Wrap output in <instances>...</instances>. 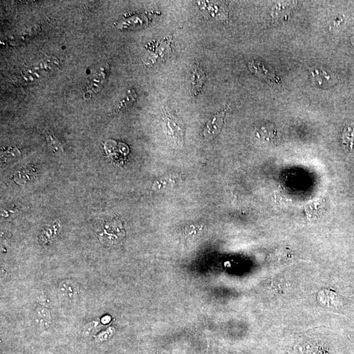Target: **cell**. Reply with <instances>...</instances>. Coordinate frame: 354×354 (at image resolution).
Returning a JSON list of instances; mask_svg holds the SVG:
<instances>
[{
    "label": "cell",
    "instance_id": "cell-7",
    "mask_svg": "<svg viewBox=\"0 0 354 354\" xmlns=\"http://www.w3.org/2000/svg\"><path fill=\"white\" fill-rule=\"evenodd\" d=\"M166 116L167 119V125H168L169 130L171 134L175 137L179 139V140H182V138H183V130H182L181 124L178 123L177 120L173 119L172 117L169 116L166 113Z\"/></svg>",
    "mask_w": 354,
    "mask_h": 354
},
{
    "label": "cell",
    "instance_id": "cell-13",
    "mask_svg": "<svg viewBox=\"0 0 354 354\" xmlns=\"http://www.w3.org/2000/svg\"><path fill=\"white\" fill-rule=\"evenodd\" d=\"M114 328H108V329L106 330V331L102 332V333H100L99 335H97L96 336L97 341H103L104 340L108 339V338L112 335L113 333H114Z\"/></svg>",
    "mask_w": 354,
    "mask_h": 354
},
{
    "label": "cell",
    "instance_id": "cell-1",
    "mask_svg": "<svg viewBox=\"0 0 354 354\" xmlns=\"http://www.w3.org/2000/svg\"><path fill=\"white\" fill-rule=\"evenodd\" d=\"M191 80H192L191 84H192V94L194 96H197L199 92H201L203 84L207 80V75L198 62H195Z\"/></svg>",
    "mask_w": 354,
    "mask_h": 354
},
{
    "label": "cell",
    "instance_id": "cell-4",
    "mask_svg": "<svg viewBox=\"0 0 354 354\" xmlns=\"http://www.w3.org/2000/svg\"><path fill=\"white\" fill-rule=\"evenodd\" d=\"M224 116H225V112H217L214 118L208 121L207 127L204 131V134L206 137H213L220 132L223 125Z\"/></svg>",
    "mask_w": 354,
    "mask_h": 354
},
{
    "label": "cell",
    "instance_id": "cell-8",
    "mask_svg": "<svg viewBox=\"0 0 354 354\" xmlns=\"http://www.w3.org/2000/svg\"><path fill=\"white\" fill-rule=\"evenodd\" d=\"M249 67L255 75L258 76V77L264 78L268 81H270V79H272L273 81H277L275 76L270 75L268 70H266L259 63L254 61L250 62L249 64Z\"/></svg>",
    "mask_w": 354,
    "mask_h": 354
},
{
    "label": "cell",
    "instance_id": "cell-9",
    "mask_svg": "<svg viewBox=\"0 0 354 354\" xmlns=\"http://www.w3.org/2000/svg\"><path fill=\"white\" fill-rule=\"evenodd\" d=\"M36 316L41 326L47 327L51 323V313L47 308L39 306L36 309Z\"/></svg>",
    "mask_w": 354,
    "mask_h": 354
},
{
    "label": "cell",
    "instance_id": "cell-6",
    "mask_svg": "<svg viewBox=\"0 0 354 354\" xmlns=\"http://www.w3.org/2000/svg\"><path fill=\"white\" fill-rule=\"evenodd\" d=\"M313 80L319 86L326 87L331 86L334 82L333 76L327 71L321 70L320 69L312 68L310 69Z\"/></svg>",
    "mask_w": 354,
    "mask_h": 354
},
{
    "label": "cell",
    "instance_id": "cell-12",
    "mask_svg": "<svg viewBox=\"0 0 354 354\" xmlns=\"http://www.w3.org/2000/svg\"><path fill=\"white\" fill-rule=\"evenodd\" d=\"M99 325V322L96 320L91 321V322L88 323L84 328V335L89 336L90 334L94 333L95 331H96Z\"/></svg>",
    "mask_w": 354,
    "mask_h": 354
},
{
    "label": "cell",
    "instance_id": "cell-3",
    "mask_svg": "<svg viewBox=\"0 0 354 354\" xmlns=\"http://www.w3.org/2000/svg\"><path fill=\"white\" fill-rule=\"evenodd\" d=\"M318 301L321 305L328 308H338L342 304V300L336 293L331 290H324L318 294Z\"/></svg>",
    "mask_w": 354,
    "mask_h": 354
},
{
    "label": "cell",
    "instance_id": "cell-11",
    "mask_svg": "<svg viewBox=\"0 0 354 354\" xmlns=\"http://www.w3.org/2000/svg\"><path fill=\"white\" fill-rule=\"evenodd\" d=\"M343 144L348 151L354 149V129L351 126L344 128L342 136Z\"/></svg>",
    "mask_w": 354,
    "mask_h": 354
},
{
    "label": "cell",
    "instance_id": "cell-14",
    "mask_svg": "<svg viewBox=\"0 0 354 354\" xmlns=\"http://www.w3.org/2000/svg\"><path fill=\"white\" fill-rule=\"evenodd\" d=\"M350 42L351 43V44H352L353 46L354 47V36L351 37L350 38Z\"/></svg>",
    "mask_w": 354,
    "mask_h": 354
},
{
    "label": "cell",
    "instance_id": "cell-2",
    "mask_svg": "<svg viewBox=\"0 0 354 354\" xmlns=\"http://www.w3.org/2000/svg\"><path fill=\"white\" fill-rule=\"evenodd\" d=\"M58 292L62 298L71 301L77 298L79 293V288L75 282L67 279L60 282L58 286Z\"/></svg>",
    "mask_w": 354,
    "mask_h": 354
},
{
    "label": "cell",
    "instance_id": "cell-5",
    "mask_svg": "<svg viewBox=\"0 0 354 354\" xmlns=\"http://www.w3.org/2000/svg\"><path fill=\"white\" fill-rule=\"evenodd\" d=\"M123 235H124V232L118 225L116 227L106 226V229L100 234L102 242L112 243L118 242L124 236Z\"/></svg>",
    "mask_w": 354,
    "mask_h": 354
},
{
    "label": "cell",
    "instance_id": "cell-10",
    "mask_svg": "<svg viewBox=\"0 0 354 354\" xmlns=\"http://www.w3.org/2000/svg\"><path fill=\"white\" fill-rule=\"evenodd\" d=\"M136 99V95L135 91H128L127 95L126 96L125 99H123L122 101L119 103L118 106L115 108V112H118L119 111H122L124 110L126 108L130 107L132 104L134 103Z\"/></svg>",
    "mask_w": 354,
    "mask_h": 354
}]
</instances>
